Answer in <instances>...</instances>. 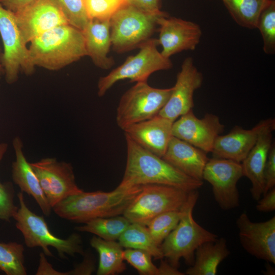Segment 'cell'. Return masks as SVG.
Masks as SVG:
<instances>
[{
	"mask_svg": "<svg viewBox=\"0 0 275 275\" xmlns=\"http://www.w3.org/2000/svg\"><path fill=\"white\" fill-rule=\"evenodd\" d=\"M127 160L123 179L117 186L129 188L148 184L174 186L187 192L198 190L203 181L193 179L125 134Z\"/></svg>",
	"mask_w": 275,
	"mask_h": 275,
	"instance_id": "1",
	"label": "cell"
},
{
	"mask_svg": "<svg viewBox=\"0 0 275 275\" xmlns=\"http://www.w3.org/2000/svg\"><path fill=\"white\" fill-rule=\"evenodd\" d=\"M142 187H117L109 192L82 191L62 200L52 209L62 218L84 224L96 218L123 215Z\"/></svg>",
	"mask_w": 275,
	"mask_h": 275,
	"instance_id": "2",
	"label": "cell"
},
{
	"mask_svg": "<svg viewBox=\"0 0 275 275\" xmlns=\"http://www.w3.org/2000/svg\"><path fill=\"white\" fill-rule=\"evenodd\" d=\"M30 43L34 65L49 70H60L87 56L82 32L69 24L50 30Z\"/></svg>",
	"mask_w": 275,
	"mask_h": 275,
	"instance_id": "3",
	"label": "cell"
},
{
	"mask_svg": "<svg viewBox=\"0 0 275 275\" xmlns=\"http://www.w3.org/2000/svg\"><path fill=\"white\" fill-rule=\"evenodd\" d=\"M199 196L198 190L189 193L181 208L183 214L180 220L160 245L163 257L176 268L179 267L181 258L187 265H192L196 249L203 243L217 238L216 234L201 226L193 217V209Z\"/></svg>",
	"mask_w": 275,
	"mask_h": 275,
	"instance_id": "4",
	"label": "cell"
},
{
	"mask_svg": "<svg viewBox=\"0 0 275 275\" xmlns=\"http://www.w3.org/2000/svg\"><path fill=\"white\" fill-rule=\"evenodd\" d=\"M19 207L13 216L16 227L23 235L25 245L30 248L40 247L47 257H53L49 246L54 248L60 257L66 258V255H83L85 251L81 236L73 233L66 239L58 237L50 231L43 216L38 215L26 206L22 192L17 194Z\"/></svg>",
	"mask_w": 275,
	"mask_h": 275,
	"instance_id": "5",
	"label": "cell"
},
{
	"mask_svg": "<svg viewBox=\"0 0 275 275\" xmlns=\"http://www.w3.org/2000/svg\"><path fill=\"white\" fill-rule=\"evenodd\" d=\"M167 14L162 11L151 13L126 4L111 17L112 47L121 53L139 48L151 38L157 19Z\"/></svg>",
	"mask_w": 275,
	"mask_h": 275,
	"instance_id": "6",
	"label": "cell"
},
{
	"mask_svg": "<svg viewBox=\"0 0 275 275\" xmlns=\"http://www.w3.org/2000/svg\"><path fill=\"white\" fill-rule=\"evenodd\" d=\"M157 39L150 38L140 47L135 55L127 57L120 66L98 80L97 94L102 97L117 82L129 79L130 82L147 81L151 74L172 68L170 59L164 57L157 49Z\"/></svg>",
	"mask_w": 275,
	"mask_h": 275,
	"instance_id": "7",
	"label": "cell"
},
{
	"mask_svg": "<svg viewBox=\"0 0 275 275\" xmlns=\"http://www.w3.org/2000/svg\"><path fill=\"white\" fill-rule=\"evenodd\" d=\"M173 90L156 88L147 81L137 82L121 96L116 112V122L123 130L127 127L150 119L157 115Z\"/></svg>",
	"mask_w": 275,
	"mask_h": 275,
	"instance_id": "8",
	"label": "cell"
},
{
	"mask_svg": "<svg viewBox=\"0 0 275 275\" xmlns=\"http://www.w3.org/2000/svg\"><path fill=\"white\" fill-rule=\"evenodd\" d=\"M189 192L165 185H144L123 215L130 222L147 226L154 217L172 210H180Z\"/></svg>",
	"mask_w": 275,
	"mask_h": 275,
	"instance_id": "9",
	"label": "cell"
},
{
	"mask_svg": "<svg viewBox=\"0 0 275 275\" xmlns=\"http://www.w3.org/2000/svg\"><path fill=\"white\" fill-rule=\"evenodd\" d=\"M0 35L4 47L1 62L6 81L10 85L15 83L20 71L27 75L32 74L35 66L17 24L14 13L1 3Z\"/></svg>",
	"mask_w": 275,
	"mask_h": 275,
	"instance_id": "10",
	"label": "cell"
},
{
	"mask_svg": "<svg viewBox=\"0 0 275 275\" xmlns=\"http://www.w3.org/2000/svg\"><path fill=\"white\" fill-rule=\"evenodd\" d=\"M51 207L82 191L77 185L70 163L46 157L30 163Z\"/></svg>",
	"mask_w": 275,
	"mask_h": 275,
	"instance_id": "11",
	"label": "cell"
},
{
	"mask_svg": "<svg viewBox=\"0 0 275 275\" xmlns=\"http://www.w3.org/2000/svg\"><path fill=\"white\" fill-rule=\"evenodd\" d=\"M242 176L241 163L213 157L208 159L205 167L203 180L212 186L214 199L219 207L229 210L239 205L237 184Z\"/></svg>",
	"mask_w": 275,
	"mask_h": 275,
	"instance_id": "12",
	"label": "cell"
},
{
	"mask_svg": "<svg viewBox=\"0 0 275 275\" xmlns=\"http://www.w3.org/2000/svg\"><path fill=\"white\" fill-rule=\"evenodd\" d=\"M14 13L26 44L58 26L69 24L54 0H37Z\"/></svg>",
	"mask_w": 275,
	"mask_h": 275,
	"instance_id": "13",
	"label": "cell"
},
{
	"mask_svg": "<svg viewBox=\"0 0 275 275\" xmlns=\"http://www.w3.org/2000/svg\"><path fill=\"white\" fill-rule=\"evenodd\" d=\"M224 129L217 116L207 113L199 119L191 109L173 122L172 132L173 136L207 153L212 152L216 139Z\"/></svg>",
	"mask_w": 275,
	"mask_h": 275,
	"instance_id": "14",
	"label": "cell"
},
{
	"mask_svg": "<svg viewBox=\"0 0 275 275\" xmlns=\"http://www.w3.org/2000/svg\"><path fill=\"white\" fill-rule=\"evenodd\" d=\"M157 25V43L161 46V54L166 58L183 51L194 50L200 43L202 32L197 23L167 14L158 18Z\"/></svg>",
	"mask_w": 275,
	"mask_h": 275,
	"instance_id": "15",
	"label": "cell"
},
{
	"mask_svg": "<svg viewBox=\"0 0 275 275\" xmlns=\"http://www.w3.org/2000/svg\"><path fill=\"white\" fill-rule=\"evenodd\" d=\"M203 81V74L195 66L193 59L186 58L177 75L171 94L158 115L174 122L193 109L194 92L201 87Z\"/></svg>",
	"mask_w": 275,
	"mask_h": 275,
	"instance_id": "16",
	"label": "cell"
},
{
	"mask_svg": "<svg viewBox=\"0 0 275 275\" xmlns=\"http://www.w3.org/2000/svg\"><path fill=\"white\" fill-rule=\"evenodd\" d=\"M240 242L250 254L275 264V216L263 222H253L245 212L236 220Z\"/></svg>",
	"mask_w": 275,
	"mask_h": 275,
	"instance_id": "17",
	"label": "cell"
},
{
	"mask_svg": "<svg viewBox=\"0 0 275 275\" xmlns=\"http://www.w3.org/2000/svg\"><path fill=\"white\" fill-rule=\"evenodd\" d=\"M267 129H275L274 119L262 120L250 129L236 125L227 134L217 137L211 153L214 157L241 163L254 146L260 134Z\"/></svg>",
	"mask_w": 275,
	"mask_h": 275,
	"instance_id": "18",
	"label": "cell"
},
{
	"mask_svg": "<svg viewBox=\"0 0 275 275\" xmlns=\"http://www.w3.org/2000/svg\"><path fill=\"white\" fill-rule=\"evenodd\" d=\"M173 121L157 115L126 128L125 134L140 146L162 157L172 137Z\"/></svg>",
	"mask_w": 275,
	"mask_h": 275,
	"instance_id": "19",
	"label": "cell"
},
{
	"mask_svg": "<svg viewBox=\"0 0 275 275\" xmlns=\"http://www.w3.org/2000/svg\"><path fill=\"white\" fill-rule=\"evenodd\" d=\"M15 154V160L12 165V176L14 182L19 186L21 191L32 196L41 210L46 216H49L52 207L49 205L41 187L39 180L24 154L23 143L16 136L12 142Z\"/></svg>",
	"mask_w": 275,
	"mask_h": 275,
	"instance_id": "20",
	"label": "cell"
},
{
	"mask_svg": "<svg viewBox=\"0 0 275 275\" xmlns=\"http://www.w3.org/2000/svg\"><path fill=\"white\" fill-rule=\"evenodd\" d=\"M162 158L186 175L200 181L209 159L203 151L173 136Z\"/></svg>",
	"mask_w": 275,
	"mask_h": 275,
	"instance_id": "21",
	"label": "cell"
},
{
	"mask_svg": "<svg viewBox=\"0 0 275 275\" xmlns=\"http://www.w3.org/2000/svg\"><path fill=\"white\" fill-rule=\"evenodd\" d=\"M81 31L87 56L94 65L105 70L112 67L115 61L108 56L112 47L110 19H90Z\"/></svg>",
	"mask_w": 275,
	"mask_h": 275,
	"instance_id": "22",
	"label": "cell"
},
{
	"mask_svg": "<svg viewBox=\"0 0 275 275\" xmlns=\"http://www.w3.org/2000/svg\"><path fill=\"white\" fill-rule=\"evenodd\" d=\"M272 129L262 132L257 142L241 162L243 176L251 181L250 192L252 198L258 201L265 188L264 171L268 153L272 143Z\"/></svg>",
	"mask_w": 275,
	"mask_h": 275,
	"instance_id": "23",
	"label": "cell"
},
{
	"mask_svg": "<svg viewBox=\"0 0 275 275\" xmlns=\"http://www.w3.org/2000/svg\"><path fill=\"white\" fill-rule=\"evenodd\" d=\"M230 254L224 238L204 242L196 249L194 264L187 269L185 274L215 275L218 266Z\"/></svg>",
	"mask_w": 275,
	"mask_h": 275,
	"instance_id": "24",
	"label": "cell"
},
{
	"mask_svg": "<svg viewBox=\"0 0 275 275\" xmlns=\"http://www.w3.org/2000/svg\"><path fill=\"white\" fill-rule=\"evenodd\" d=\"M90 243L99 254L97 275H115L126 270L123 248L118 242L106 240L93 236Z\"/></svg>",
	"mask_w": 275,
	"mask_h": 275,
	"instance_id": "25",
	"label": "cell"
},
{
	"mask_svg": "<svg viewBox=\"0 0 275 275\" xmlns=\"http://www.w3.org/2000/svg\"><path fill=\"white\" fill-rule=\"evenodd\" d=\"M273 0H222L230 15L239 26L256 29L263 10Z\"/></svg>",
	"mask_w": 275,
	"mask_h": 275,
	"instance_id": "26",
	"label": "cell"
},
{
	"mask_svg": "<svg viewBox=\"0 0 275 275\" xmlns=\"http://www.w3.org/2000/svg\"><path fill=\"white\" fill-rule=\"evenodd\" d=\"M118 240L123 248L144 251L155 259L163 258L160 246L155 242L146 226L130 223Z\"/></svg>",
	"mask_w": 275,
	"mask_h": 275,
	"instance_id": "27",
	"label": "cell"
},
{
	"mask_svg": "<svg viewBox=\"0 0 275 275\" xmlns=\"http://www.w3.org/2000/svg\"><path fill=\"white\" fill-rule=\"evenodd\" d=\"M130 224V222L123 215H120L94 218L84 225L75 227V229L94 234L106 240L116 241Z\"/></svg>",
	"mask_w": 275,
	"mask_h": 275,
	"instance_id": "28",
	"label": "cell"
},
{
	"mask_svg": "<svg viewBox=\"0 0 275 275\" xmlns=\"http://www.w3.org/2000/svg\"><path fill=\"white\" fill-rule=\"evenodd\" d=\"M24 246L16 242H0V269L7 275H26Z\"/></svg>",
	"mask_w": 275,
	"mask_h": 275,
	"instance_id": "29",
	"label": "cell"
},
{
	"mask_svg": "<svg viewBox=\"0 0 275 275\" xmlns=\"http://www.w3.org/2000/svg\"><path fill=\"white\" fill-rule=\"evenodd\" d=\"M183 214L180 210L162 213L154 217L147 227L155 242L159 246L169 234L174 229Z\"/></svg>",
	"mask_w": 275,
	"mask_h": 275,
	"instance_id": "30",
	"label": "cell"
},
{
	"mask_svg": "<svg viewBox=\"0 0 275 275\" xmlns=\"http://www.w3.org/2000/svg\"><path fill=\"white\" fill-rule=\"evenodd\" d=\"M263 40V49L267 54L275 53V0L272 1L262 11L257 28Z\"/></svg>",
	"mask_w": 275,
	"mask_h": 275,
	"instance_id": "31",
	"label": "cell"
},
{
	"mask_svg": "<svg viewBox=\"0 0 275 275\" xmlns=\"http://www.w3.org/2000/svg\"><path fill=\"white\" fill-rule=\"evenodd\" d=\"M58 4L68 23L82 31L90 19L84 0H54Z\"/></svg>",
	"mask_w": 275,
	"mask_h": 275,
	"instance_id": "32",
	"label": "cell"
},
{
	"mask_svg": "<svg viewBox=\"0 0 275 275\" xmlns=\"http://www.w3.org/2000/svg\"><path fill=\"white\" fill-rule=\"evenodd\" d=\"M6 143H0V163L7 150ZM14 189L11 183L0 181V219L10 222L18 207L14 203Z\"/></svg>",
	"mask_w": 275,
	"mask_h": 275,
	"instance_id": "33",
	"label": "cell"
},
{
	"mask_svg": "<svg viewBox=\"0 0 275 275\" xmlns=\"http://www.w3.org/2000/svg\"><path fill=\"white\" fill-rule=\"evenodd\" d=\"M90 19H110L119 9L127 4L128 0H84Z\"/></svg>",
	"mask_w": 275,
	"mask_h": 275,
	"instance_id": "34",
	"label": "cell"
},
{
	"mask_svg": "<svg viewBox=\"0 0 275 275\" xmlns=\"http://www.w3.org/2000/svg\"><path fill=\"white\" fill-rule=\"evenodd\" d=\"M124 260L141 275H158V267L152 261V256L144 251L126 249L123 251Z\"/></svg>",
	"mask_w": 275,
	"mask_h": 275,
	"instance_id": "35",
	"label": "cell"
},
{
	"mask_svg": "<svg viewBox=\"0 0 275 275\" xmlns=\"http://www.w3.org/2000/svg\"><path fill=\"white\" fill-rule=\"evenodd\" d=\"M264 178L265 188L263 195L275 186V145L273 142L268 153L264 171Z\"/></svg>",
	"mask_w": 275,
	"mask_h": 275,
	"instance_id": "36",
	"label": "cell"
},
{
	"mask_svg": "<svg viewBox=\"0 0 275 275\" xmlns=\"http://www.w3.org/2000/svg\"><path fill=\"white\" fill-rule=\"evenodd\" d=\"M82 261L75 266L74 268L67 272H61L60 275H90L96 269L95 261L93 255L89 252H85L82 255Z\"/></svg>",
	"mask_w": 275,
	"mask_h": 275,
	"instance_id": "37",
	"label": "cell"
},
{
	"mask_svg": "<svg viewBox=\"0 0 275 275\" xmlns=\"http://www.w3.org/2000/svg\"><path fill=\"white\" fill-rule=\"evenodd\" d=\"M127 4L143 11L151 13H159L160 0H128Z\"/></svg>",
	"mask_w": 275,
	"mask_h": 275,
	"instance_id": "38",
	"label": "cell"
},
{
	"mask_svg": "<svg viewBox=\"0 0 275 275\" xmlns=\"http://www.w3.org/2000/svg\"><path fill=\"white\" fill-rule=\"evenodd\" d=\"M256 209L260 212H269L275 210V187L269 190L258 200Z\"/></svg>",
	"mask_w": 275,
	"mask_h": 275,
	"instance_id": "39",
	"label": "cell"
},
{
	"mask_svg": "<svg viewBox=\"0 0 275 275\" xmlns=\"http://www.w3.org/2000/svg\"><path fill=\"white\" fill-rule=\"evenodd\" d=\"M37 0H0V3L7 9L15 13Z\"/></svg>",
	"mask_w": 275,
	"mask_h": 275,
	"instance_id": "40",
	"label": "cell"
},
{
	"mask_svg": "<svg viewBox=\"0 0 275 275\" xmlns=\"http://www.w3.org/2000/svg\"><path fill=\"white\" fill-rule=\"evenodd\" d=\"M184 273L179 271L171 265L168 261L161 259L159 266L158 267V275H183Z\"/></svg>",
	"mask_w": 275,
	"mask_h": 275,
	"instance_id": "41",
	"label": "cell"
},
{
	"mask_svg": "<svg viewBox=\"0 0 275 275\" xmlns=\"http://www.w3.org/2000/svg\"><path fill=\"white\" fill-rule=\"evenodd\" d=\"M4 69L1 62V54H0V75H4Z\"/></svg>",
	"mask_w": 275,
	"mask_h": 275,
	"instance_id": "42",
	"label": "cell"
},
{
	"mask_svg": "<svg viewBox=\"0 0 275 275\" xmlns=\"http://www.w3.org/2000/svg\"><path fill=\"white\" fill-rule=\"evenodd\" d=\"M0 271H1V269H0Z\"/></svg>",
	"mask_w": 275,
	"mask_h": 275,
	"instance_id": "43",
	"label": "cell"
}]
</instances>
